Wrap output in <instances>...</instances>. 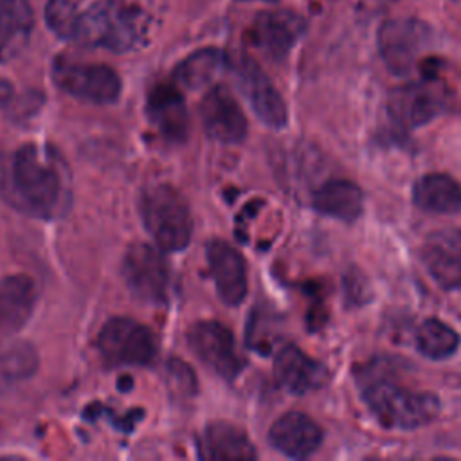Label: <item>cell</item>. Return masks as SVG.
Instances as JSON below:
<instances>
[{
  "label": "cell",
  "mask_w": 461,
  "mask_h": 461,
  "mask_svg": "<svg viewBox=\"0 0 461 461\" xmlns=\"http://www.w3.org/2000/svg\"><path fill=\"white\" fill-rule=\"evenodd\" d=\"M198 456L211 461H238L256 459L258 452L241 429L227 421H212L198 438Z\"/></svg>",
  "instance_id": "obj_19"
},
{
  "label": "cell",
  "mask_w": 461,
  "mask_h": 461,
  "mask_svg": "<svg viewBox=\"0 0 461 461\" xmlns=\"http://www.w3.org/2000/svg\"><path fill=\"white\" fill-rule=\"evenodd\" d=\"M151 124L173 142H182L189 131V115L180 90L173 85H155L146 101Z\"/></svg>",
  "instance_id": "obj_18"
},
{
  "label": "cell",
  "mask_w": 461,
  "mask_h": 461,
  "mask_svg": "<svg viewBox=\"0 0 461 461\" xmlns=\"http://www.w3.org/2000/svg\"><path fill=\"white\" fill-rule=\"evenodd\" d=\"M32 27L29 0H0V63L14 59L27 47Z\"/></svg>",
  "instance_id": "obj_22"
},
{
  "label": "cell",
  "mask_w": 461,
  "mask_h": 461,
  "mask_svg": "<svg viewBox=\"0 0 461 461\" xmlns=\"http://www.w3.org/2000/svg\"><path fill=\"white\" fill-rule=\"evenodd\" d=\"M430 29L416 18H391L378 31V49L393 74H409L430 45Z\"/></svg>",
  "instance_id": "obj_8"
},
{
  "label": "cell",
  "mask_w": 461,
  "mask_h": 461,
  "mask_svg": "<svg viewBox=\"0 0 461 461\" xmlns=\"http://www.w3.org/2000/svg\"><path fill=\"white\" fill-rule=\"evenodd\" d=\"M122 277L130 292L149 304H166L171 286V267L157 245L133 243L122 258Z\"/></svg>",
  "instance_id": "obj_6"
},
{
  "label": "cell",
  "mask_w": 461,
  "mask_h": 461,
  "mask_svg": "<svg viewBox=\"0 0 461 461\" xmlns=\"http://www.w3.org/2000/svg\"><path fill=\"white\" fill-rule=\"evenodd\" d=\"M140 220L164 252L184 250L193 234V216L184 194L169 184H151L139 198Z\"/></svg>",
  "instance_id": "obj_3"
},
{
  "label": "cell",
  "mask_w": 461,
  "mask_h": 461,
  "mask_svg": "<svg viewBox=\"0 0 461 461\" xmlns=\"http://www.w3.org/2000/svg\"><path fill=\"white\" fill-rule=\"evenodd\" d=\"M200 119L207 137L221 144H240L247 137V117L227 86L214 85L200 103Z\"/></svg>",
  "instance_id": "obj_12"
},
{
  "label": "cell",
  "mask_w": 461,
  "mask_h": 461,
  "mask_svg": "<svg viewBox=\"0 0 461 461\" xmlns=\"http://www.w3.org/2000/svg\"><path fill=\"white\" fill-rule=\"evenodd\" d=\"M85 0H49L45 7V22L49 29L61 40H70L77 23Z\"/></svg>",
  "instance_id": "obj_26"
},
{
  "label": "cell",
  "mask_w": 461,
  "mask_h": 461,
  "mask_svg": "<svg viewBox=\"0 0 461 461\" xmlns=\"http://www.w3.org/2000/svg\"><path fill=\"white\" fill-rule=\"evenodd\" d=\"M36 295V285L25 274L0 279V335L13 333L29 321Z\"/></svg>",
  "instance_id": "obj_20"
},
{
  "label": "cell",
  "mask_w": 461,
  "mask_h": 461,
  "mask_svg": "<svg viewBox=\"0 0 461 461\" xmlns=\"http://www.w3.org/2000/svg\"><path fill=\"white\" fill-rule=\"evenodd\" d=\"M52 81L65 94L95 103H113L121 95V77L113 68L103 63H83L59 58L52 65Z\"/></svg>",
  "instance_id": "obj_7"
},
{
  "label": "cell",
  "mask_w": 461,
  "mask_h": 461,
  "mask_svg": "<svg viewBox=\"0 0 461 461\" xmlns=\"http://www.w3.org/2000/svg\"><path fill=\"white\" fill-rule=\"evenodd\" d=\"M13 94H14V88H13L11 81L5 79L4 76H0V106H5L11 101Z\"/></svg>",
  "instance_id": "obj_27"
},
{
  "label": "cell",
  "mask_w": 461,
  "mask_h": 461,
  "mask_svg": "<svg viewBox=\"0 0 461 461\" xmlns=\"http://www.w3.org/2000/svg\"><path fill=\"white\" fill-rule=\"evenodd\" d=\"M420 256L429 276L441 288H461V229L448 227L430 232Z\"/></svg>",
  "instance_id": "obj_15"
},
{
  "label": "cell",
  "mask_w": 461,
  "mask_h": 461,
  "mask_svg": "<svg viewBox=\"0 0 461 461\" xmlns=\"http://www.w3.org/2000/svg\"><path fill=\"white\" fill-rule=\"evenodd\" d=\"M461 339L447 322L430 317L425 319L416 331V349L430 360H447L459 349Z\"/></svg>",
  "instance_id": "obj_25"
},
{
  "label": "cell",
  "mask_w": 461,
  "mask_h": 461,
  "mask_svg": "<svg viewBox=\"0 0 461 461\" xmlns=\"http://www.w3.org/2000/svg\"><path fill=\"white\" fill-rule=\"evenodd\" d=\"M447 90L429 79L393 88L387 95V112L402 128H420L447 110Z\"/></svg>",
  "instance_id": "obj_9"
},
{
  "label": "cell",
  "mask_w": 461,
  "mask_h": 461,
  "mask_svg": "<svg viewBox=\"0 0 461 461\" xmlns=\"http://www.w3.org/2000/svg\"><path fill=\"white\" fill-rule=\"evenodd\" d=\"M148 32L149 16L139 5L126 0H97L79 14L72 41L122 54L144 45Z\"/></svg>",
  "instance_id": "obj_2"
},
{
  "label": "cell",
  "mask_w": 461,
  "mask_h": 461,
  "mask_svg": "<svg viewBox=\"0 0 461 461\" xmlns=\"http://www.w3.org/2000/svg\"><path fill=\"white\" fill-rule=\"evenodd\" d=\"M412 202L427 212H457L461 209V184L447 173H427L414 182Z\"/></svg>",
  "instance_id": "obj_23"
},
{
  "label": "cell",
  "mask_w": 461,
  "mask_h": 461,
  "mask_svg": "<svg viewBox=\"0 0 461 461\" xmlns=\"http://www.w3.org/2000/svg\"><path fill=\"white\" fill-rule=\"evenodd\" d=\"M274 376L283 389L301 396L326 385L330 371L322 362L312 358L297 346L288 344L276 355Z\"/></svg>",
  "instance_id": "obj_16"
},
{
  "label": "cell",
  "mask_w": 461,
  "mask_h": 461,
  "mask_svg": "<svg viewBox=\"0 0 461 461\" xmlns=\"http://www.w3.org/2000/svg\"><path fill=\"white\" fill-rule=\"evenodd\" d=\"M306 31V20L288 9L259 13L250 27V40L270 59H283Z\"/></svg>",
  "instance_id": "obj_13"
},
{
  "label": "cell",
  "mask_w": 461,
  "mask_h": 461,
  "mask_svg": "<svg viewBox=\"0 0 461 461\" xmlns=\"http://www.w3.org/2000/svg\"><path fill=\"white\" fill-rule=\"evenodd\" d=\"M312 202L321 214L351 223L358 220L364 211V191L351 180L331 178L317 187Z\"/></svg>",
  "instance_id": "obj_21"
},
{
  "label": "cell",
  "mask_w": 461,
  "mask_h": 461,
  "mask_svg": "<svg viewBox=\"0 0 461 461\" xmlns=\"http://www.w3.org/2000/svg\"><path fill=\"white\" fill-rule=\"evenodd\" d=\"M241 2H252V0H241ZM259 2H277V0H259Z\"/></svg>",
  "instance_id": "obj_28"
},
{
  "label": "cell",
  "mask_w": 461,
  "mask_h": 461,
  "mask_svg": "<svg viewBox=\"0 0 461 461\" xmlns=\"http://www.w3.org/2000/svg\"><path fill=\"white\" fill-rule=\"evenodd\" d=\"M187 344L205 367L225 380L236 378L243 369L234 335L218 321L194 322L187 331Z\"/></svg>",
  "instance_id": "obj_10"
},
{
  "label": "cell",
  "mask_w": 461,
  "mask_h": 461,
  "mask_svg": "<svg viewBox=\"0 0 461 461\" xmlns=\"http://www.w3.org/2000/svg\"><path fill=\"white\" fill-rule=\"evenodd\" d=\"M97 351L108 367L148 366L155 360L158 344L146 324L130 317H112L97 335Z\"/></svg>",
  "instance_id": "obj_5"
},
{
  "label": "cell",
  "mask_w": 461,
  "mask_h": 461,
  "mask_svg": "<svg viewBox=\"0 0 461 461\" xmlns=\"http://www.w3.org/2000/svg\"><path fill=\"white\" fill-rule=\"evenodd\" d=\"M232 70L238 88L249 101L256 117L270 128H285L288 122L286 104L261 67L249 56H240L232 63Z\"/></svg>",
  "instance_id": "obj_11"
},
{
  "label": "cell",
  "mask_w": 461,
  "mask_h": 461,
  "mask_svg": "<svg viewBox=\"0 0 461 461\" xmlns=\"http://www.w3.org/2000/svg\"><path fill=\"white\" fill-rule=\"evenodd\" d=\"M362 398L376 418V421L389 430H414L432 420L439 412V400L427 391H411L389 380H376L369 384Z\"/></svg>",
  "instance_id": "obj_4"
},
{
  "label": "cell",
  "mask_w": 461,
  "mask_h": 461,
  "mask_svg": "<svg viewBox=\"0 0 461 461\" xmlns=\"http://www.w3.org/2000/svg\"><path fill=\"white\" fill-rule=\"evenodd\" d=\"M268 443L286 457L304 459L321 447L322 430L310 416L290 411L272 423Z\"/></svg>",
  "instance_id": "obj_17"
},
{
  "label": "cell",
  "mask_w": 461,
  "mask_h": 461,
  "mask_svg": "<svg viewBox=\"0 0 461 461\" xmlns=\"http://www.w3.org/2000/svg\"><path fill=\"white\" fill-rule=\"evenodd\" d=\"M0 196L27 216L61 218L72 203L70 169L56 148L22 144L0 153Z\"/></svg>",
  "instance_id": "obj_1"
},
{
  "label": "cell",
  "mask_w": 461,
  "mask_h": 461,
  "mask_svg": "<svg viewBox=\"0 0 461 461\" xmlns=\"http://www.w3.org/2000/svg\"><path fill=\"white\" fill-rule=\"evenodd\" d=\"M209 270L218 292V297L227 306H238L247 297V265L243 256L225 240L212 238L205 245Z\"/></svg>",
  "instance_id": "obj_14"
},
{
  "label": "cell",
  "mask_w": 461,
  "mask_h": 461,
  "mask_svg": "<svg viewBox=\"0 0 461 461\" xmlns=\"http://www.w3.org/2000/svg\"><path fill=\"white\" fill-rule=\"evenodd\" d=\"M227 67V56L223 50L207 47L189 54L180 61L173 72L175 83L187 90H200L209 86Z\"/></svg>",
  "instance_id": "obj_24"
}]
</instances>
